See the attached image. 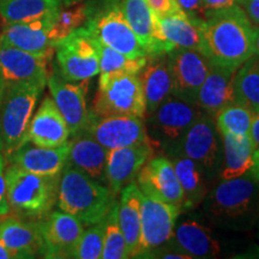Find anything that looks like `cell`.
I'll list each match as a JSON object with an SVG mask.
<instances>
[{"label": "cell", "mask_w": 259, "mask_h": 259, "mask_svg": "<svg viewBox=\"0 0 259 259\" xmlns=\"http://www.w3.org/2000/svg\"><path fill=\"white\" fill-rule=\"evenodd\" d=\"M199 36V52L210 63L239 69L254 54V27L238 4L206 12Z\"/></svg>", "instance_id": "cell-1"}, {"label": "cell", "mask_w": 259, "mask_h": 259, "mask_svg": "<svg viewBox=\"0 0 259 259\" xmlns=\"http://www.w3.org/2000/svg\"><path fill=\"white\" fill-rule=\"evenodd\" d=\"M108 186L90 178L78 168L66 163L60 173L57 204L83 225L90 226L106 218L115 202Z\"/></svg>", "instance_id": "cell-2"}, {"label": "cell", "mask_w": 259, "mask_h": 259, "mask_svg": "<svg viewBox=\"0 0 259 259\" xmlns=\"http://www.w3.org/2000/svg\"><path fill=\"white\" fill-rule=\"evenodd\" d=\"M5 177L9 212L16 218L44 219L57 204L60 174L42 176L9 164Z\"/></svg>", "instance_id": "cell-3"}, {"label": "cell", "mask_w": 259, "mask_h": 259, "mask_svg": "<svg viewBox=\"0 0 259 259\" xmlns=\"http://www.w3.org/2000/svg\"><path fill=\"white\" fill-rule=\"evenodd\" d=\"M45 87L38 82L4 84L0 99V153L5 160L28 142L29 124Z\"/></svg>", "instance_id": "cell-4"}, {"label": "cell", "mask_w": 259, "mask_h": 259, "mask_svg": "<svg viewBox=\"0 0 259 259\" xmlns=\"http://www.w3.org/2000/svg\"><path fill=\"white\" fill-rule=\"evenodd\" d=\"M89 5V4H88ZM84 27L94 38L130 58L148 57L126 19L120 0H102L89 5Z\"/></svg>", "instance_id": "cell-5"}, {"label": "cell", "mask_w": 259, "mask_h": 259, "mask_svg": "<svg viewBox=\"0 0 259 259\" xmlns=\"http://www.w3.org/2000/svg\"><path fill=\"white\" fill-rule=\"evenodd\" d=\"M92 112L101 116L132 115L144 118L147 108L138 74L100 77Z\"/></svg>", "instance_id": "cell-6"}, {"label": "cell", "mask_w": 259, "mask_h": 259, "mask_svg": "<svg viewBox=\"0 0 259 259\" xmlns=\"http://www.w3.org/2000/svg\"><path fill=\"white\" fill-rule=\"evenodd\" d=\"M57 72L67 82L89 80L100 72L95 38L85 27H79L54 46Z\"/></svg>", "instance_id": "cell-7"}, {"label": "cell", "mask_w": 259, "mask_h": 259, "mask_svg": "<svg viewBox=\"0 0 259 259\" xmlns=\"http://www.w3.org/2000/svg\"><path fill=\"white\" fill-rule=\"evenodd\" d=\"M202 113L194 103L169 96L149 118V131H147L151 145L154 149H162L169 153Z\"/></svg>", "instance_id": "cell-8"}, {"label": "cell", "mask_w": 259, "mask_h": 259, "mask_svg": "<svg viewBox=\"0 0 259 259\" xmlns=\"http://www.w3.org/2000/svg\"><path fill=\"white\" fill-rule=\"evenodd\" d=\"M179 215L180 210L176 206L142 194L141 247L137 257H149L170 241Z\"/></svg>", "instance_id": "cell-9"}, {"label": "cell", "mask_w": 259, "mask_h": 259, "mask_svg": "<svg viewBox=\"0 0 259 259\" xmlns=\"http://www.w3.org/2000/svg\"><path fill=\"white\" fill-rule=\"evenodd\" d=\"M213 118L202 113L197 120L181 137L178 144L169 151L170 155H184L202 168L204 174L211 176L219 164L218 128Z\"/></svg>", "instance_id": "cell-10"}, {"label": "cell", "mask_w": 259, "mask_h": 259, "mask_svg": "<svg viewBox=\"0 0 259 259\" xmlns=\"http://www.w3.org/2000/svg\"><path fill=\"white\" fill-rule=\"evenodd\" d=\"M37 222L42 241L40 257L74 258L77 245L84 232V225L79 220L59 210L51 211Z\"/></svg>", "instance_id": "cell-11"}, {"label": "cell", "mask_w": 259, "mask_h": 259, "mask_svg": "<svg viewBox=\"0 0 259 259\" xmlns=\"http://www.w3.org/2000/svg\"><path fill=\"white\" fill-rule=\"evenodd\" d=\"M167 60L173 96L196 105L200 87L209 72V59L198 50L176 48L167 53Z\"/></svg>", "instance_id": "cell-12"}, {"label": "cell", "mask_w": 259, "mask_h": 259, "mask_svg": "<svg viewBox=\"0 0 259 259\" xmlns=\"http://www.w3.org/2000/svg\"><path fill=\"white\" fill-rule=\"evenodd\" d=\"M84 131L107 150L150 142L143 118L132 115L101 116L90 112Z\"/></svg>", "instance_id": "cell-13"}, {"label": "cell", "mask_w": 259, "mask_h": 259, "mask_svg": "<svg viewBox=\"0 0 259 259\" xmlns=\"http://www.w3.org/2000/svg\"><path fill=\"white\" fill-rule=\"evenodd\" d=\"M253 179L242 176L223 180L206 200V210L212 219L235 221L247 215L257 194V186Z\"/></svg>", "instance_id": "cell-14"}, {"label": "cell", "mask_w": 259, "mask_h": 259, "mask_svg": "<svg viewBox=\"0 0 259 259\" xmlns=\"http://www.w3.org/2000/svg\"><path fill=\"white\" fill-rule=\"evenodd\" d=\"M200 21L183 10L164 16L154 15L155 56H164L176 48L199 51Z\"/></svg>", "instance_id": "cell-15"}, {"label": "cell", "mask_w": 259, "mask_h": 259, "mask_svg": "<svg viewBox=\"0 0 259 259\" xmlns=\"http://www.w3.org/2000/svg\"><path fill=\"white\" fill-rule=\"evenodd\" d=\"M88 82H67L61 78L56 69L53 73L48 74L47 84L52 99L70 130V137L84 131L88 125L90 112L85 101Z\"/></svg>", "instance_id": "cell-16"}, {"label": "cell", "mask_w": 259, "mask_h": 259, "mask_svg": "<svg viewBox=\"0 0 259 259\" xmlns=\"http://www.w3.org/2000/svg\"><path fill=\"white\" fill-rule=\"evenodd\" d=\"M136 178L144 194L170 204L181 211L184 194L169 157H153L144 164Z\"/></svg>", "instance_id": "cell-17"}, {"label": "cell", "mask_w": 259, "mask_h": 259, "mask_svg": "<svg viewBox=\"0 0 259 259\" xmlns=\"http://www.w3.org/2000/svg\"><path fill=\"white\" fill-rule=\"evenodd\" d=\"M155 149L150 142L108 150L106 160L105 180L114 194L132 183L139 170L154 157Z\"/></svg>", "instance_id": "cell-18"}, {"label": "cell", "mask_w": 259, "mask_h": 259, "mask_svg": "<svg viewBox=\"0 0 259 259\" xmlns=\"http://www.w3.org/2000/svg\"><path fill=\"white\" fill-rule=\"evenodd\" d=\"M51 57L30 53L0 40V77L4 84L19 82L47 84V65Z\"/></svg>", "instance_id": "cell-19"}, {"label": "cell", "mask_w": 259, "mask_h": 259, "mask_svg": "<svg viewBox=\"0 0 259 259\" xmlns=\"http://www.w3.org/2000/svg\"><path fill=\"white\" fill-rule=\"evenodd\" d=\"M238 69L225 65L210 63L209 72L200 87L196 105L205 114L211 118L225 108L235 102L234 76Z\"/></svg>", "instance_id": "cell-20"}, {"label": "cell", "mask_w": 259, "mask_h": 259, "mask_svg": "<svg viewBox=\"0 0 259 259\" xmlns=\"http://www.w3.org/2000/svg\"><path fill=\"white\" fill-rule=\"evenodd\" d=\"M70 130L52 97H45L29 124L27 139L45 148H56L69 142Z\"/></svg>", "instance_id": "cell-21"}, {"label": "cell", "mask_w": 259, "mask_h": 259, "mask_svg": "<svg viewBox=\"0 0 259 259\" xmlns=\"http://www.w3.org/2000/svg\"><path fill=\"white\" fill-rule=\"evenodd\" d=\"M69 142L56 148L38 147L27 142L8 160L9 164L42 176H58L67 162Z\"/></svg>", "instance_id": "cell-22"}, {"label": "cell", "mask_w": 259, "mask_h": 259, "mask_svg": "<svg viewBox=\"0 0 259 259\" xmlns=\"http://www.w3.org/2000/svg\"><path fill=\"white\" fill-rule=\"evenodd\" d=\"M0 239L12 259L35 258L41 253V234L37 220H25L16 216L4 218L0 222Z\"/></svg>", "instance_id": "cell-23"}, {"label": "cell", "mask_w": 259, "mask_h": 259, "mask_svg": "<svg viewBox=\"0 0 259 259\" xmlns=\"http://www.w3.org/2000/svg\"><path fill=\"white\" fill-rule=\"evenodd\" d=\"M53 17L28 23L5 24L0 34V40L30 53L52 56L54 51V42L51 36Z\"/></svg>", "instance_id": "cell-24"}, {"label": "cell", "mask_w": 259, "mask_h": 259, "mask_svg": "<svg viewBox=\"0 0 259 259\" xmlns=\"http://www.w3.org/2000/svg\"><path fill=\"white\" fill-rule=\"evenodd\" d=\"M66 163L78 168L90 178L106 183L105 169L108 150L87 131L71 136Z\"/></svg>", "instance_id": "cell-25"}, {"label": "cell", "mask_w": 259, "mask_h": 259, "mask_svg": "<svg viewBox=\"0 0 259 259\" xmlns=\"http://www.w3.org/2000/svg\"><path fill=\"white\" fill-rule=\"evenodd\" d=\"M138 76L143 88L147 113L151 114L164 100L173 95L167 54L147 57V63Z\"/></svg>", "instance_id": "cell-26"}, {"label": "cell", "mask_w": 259, "mask_h": 259, "mask_svg": "<svg viewBox=\"0 0 259 259\" xmlns=\"http://www.w3.org/2000/svg\"><path fill=\"white\" fill-rule=\"evenodd\" d=\"M173 240L177 250L193 258H215L221 252L219 241L212 236L208 227L194 220H185L177 227L173 233Z\"/></svg>", "instance_id": "cell-27"}, {"label": "cell", "mask_w": 259, "mask_h": 259, "mask_svg": "<svg viewBox=\"0 0 259 259\" xmlns=\"http://www.w3.org/2000/svg\"><path fill=\"white\" fill-rule=\"evenodd\" d=\"M142 191L132 181L121 190L119 200V222L124 234L130 258L137 257L141 247V203Z\"/></svg>", "instance_id": "cell-28"}, {"label": "cell", "mask_w": 259, "mask_h": 259, "mask_svg": "<svg viewBox=\"0 0 259 259\" xmlns=\"http://www.w3.org/2000/svg\"><path fill=\"white\" fill-rule=\"evenodd\" d=\"M225 162L221 177L223 180L234 179L247 174L253 166L254 145L250 135H232L222 132Z\"/></svg>", "instance_id": "cell-29"}, {"label": "cell", "mask_w": 259, "mask_h": 259, "mask_svg": "<svg viewBox=\"0 0 259 259\" xmlns=\"http://www.w3.org/2000/svg\"><path fill=\"white\" fill-rule=\"evenodd\" d=\"M63 6L60 0H0V17L5 24L28 23L53 17Z\"/></svg>", "instance_id": "cell-30"}, {"label": "cell", "mask_w": 259, "mask_h": 259, "mask_svg": "<svg viewBox=\"0 0 259 259\" xmlns=\"http://www.w3.org/2000/svg\"><path fill=\"white\" fill-rule=\"evenodd\" d=\"M174 169L179 179L184 194V202L181 210H191L197 208L203 202L206 193L204 183V171L198 164L184 155H170Z\"/></svg>", "instance_id": "cell-31"}, {"label": "cell", "mask_w": 259, "mask_h": 259, "mask_svg": "<svg viewBox=\"0 0 259 259\" xmlns=\"http://www.w3.org/2000/svg\"><path fill=\"white\" fill-rule=\"evenodd\" d=\"M122 11L148 57L155 56L154 14L147 0H122Z\"/></svg>", "instance_id": "cell-32"}, {"label": "cell", "mask_w": 259, "mask_h": 259, "mask_svg": "<svg viewBox=\"0 0 259 259\" xmlns=\"http://www.w3.org/2000/svg\"><path fill=\"white\" fill-rule=\"evenodd\" d=\"M235 102L253 113L259 111V56L253 54L236 70L234 76Z\"/></svg>", "instance_id": "cell-33"}, {"label": "cell", "mask_w": 259, "mask_h": 259, "mask_svg": "<svg viewBox=\"0 0 259 259\" xmlns=\"http://www.w3.org/2000/svg\"><path fill=\"white\" fill-rule=\"evenodd\" d=\"M95 46L97 53H99L100 77H109L124 73L138 74L147 63V57L130 58L120 52L101 44L96 38Z\"/></svg>", "instance_id": "cell-34"}, {"label": "cell", "mask_w": 259, "mask_h": 259, "mask_svg": "<svg viewBox=\"0 0 259 259\" xmlns=\"http://www.w3.org/2000/svg\"><path fill=\"white\" fill-rule=\"evenodd\" d=\"M103 259L130 258L127 245L119 222V202L115 200L105 218V238H103Z\"/></svg>", "instance_id": "cell-35"}, {"label": "cell", "mask_w": 259, "mask_h": 259, "mask_svg": "<svg viewBox=\"0 0 259 259\" xmlns=\"http://www.w3.org/2000/svg\"><path fill=\"white\" fill-rule=\"evenodd\" d=\"M89 12V5L76 3V4L63 6L52 21L51 36L54 42V46L58 41L76 30L77 28L82 27L87 22Z\"/></svg>", "instance_id": "cell-36"}, {"label": "cell", "mask_w": 259, "mask_h": 259, "mask_svg": "<svg viewBox=\"0 0 259 259\" xmlns=\"http://www.w3.org/2000/svg\"><path fill=\"white\" fill-rule=\"evenodd\" d=\"M253 118V112L247 107L238 102H233L231 105L222 108L215 115L216 128L220 134L228 132L232 135H250V128Z\"/></svg>", "instance_id": "cell-37"}, {"label": "cell", "mask_w": 259, "mask_h": 259, "mask_svg": "<svg viewBox=\"0 0 259 259\" xmlns=\"http://www.w3.org/2000/svg\"><path fill=\"white\" fill-rule=\"evenodd\" d=\"M103 238H105V219L100 222L90 225L83 232L78 245H77L74 258L78 259H100L103 251Z\"/></svg>", "instance_id": "cell-38"}, {"label": "cell", "mask_w": 259, "mask_h": 259, "mask_svg": "<svg viewBox=\"0 0 259 259\" xmlns=\"http://www.w3.org/2000/svg\"><path fill=\"white\" fill-rule=\"evenodd\" d=\"M147 3L153 14L156 16L173 14L181 10L177 0H147Z\"/></svg>", "instance_id": "cell-39"}, {"label": "cell", "mask_w": 259, "mask_h": 259, "mask_svg": "<svg viewBox=\"0 0 259 259\" xmlns=\"http://www.w3.org/2000/svg\"><path fill=\"white\" fill-rule=\"evenodd\" d=\"M177 3L180 6V9L192 18L203 19L205 16L203 0H177Z\"/></svg>", "instance_id": "cell-40"}, {"label": "cell", "mask_w": 259, "mask_h": 259, "mask_svg": "<svg viewBox=\"0 0 259 259\" xmlns=\"http://www.w3.org/2000/svg\"><path fill=\"white\" fill-rule=\"evenodd\" d=\"M5 157L0 153V215H8L9 205L6 200V177H5Z\"/></svg>", "instance_id": "cell-41"}, {"label": "cell", "mask_w": 259, "mask_h": 259, "mask_svg": "<svg viewBox=\"0 0 259 259\" xmlns=\"http://www.w3.org/2000/svg\"><path fill=\"white\" fill-rule=\"evenodd\" d=\"M242 10L255 27H259V0H241Z\"/></svg>", "instance_id": "cell-42"}, {"label": "cell", "mask_w": 259, "mask_h": 259, "mask_svg": "<svg viewBox=\"0 0 259 259\" xmlns=\"http://www.w3.org/2000/svg\"><path fill=\"white\" fill-rule=\"evenodd\" d=\"M241 0H203V8L205 10V14L213 10H220L229 8V6L238 4Z\"/></svg>", "instance_id": "cell-43"}, {"label": "cell", "mask_w": 259, "mask_h": 259, "mask_svg": "<svg viewBox=\"0 0 259 259\" xmlns=\"http://www.w3.org/2000/svg\"><path fill=\"white\" fill-rule=\"evenodd\" d=\"M250 137L253 142L254 149L259 148V111L253 113L252 118V124L250 128Z\"/></svg>", "instance_id": "cell-44"}, {"label": "cell", "mask_w": 259, "mask_h": 259, "mask_svg": "<svg viewBox=\"0 0 259 259\" xmlns=\"http://www.w3.org/2000/svg\"><path fill=\"white\" fill-rule=\"evenodd\" d=\"M250 171L254 180L259 181V148L255 149L253 153V166H252Z\"/></svg>", "instance_id": "cell-45"}, {"label": "cell", "mask_w": 259, "mask_h": 259, "mask_svg": "<svg viewBox=\"0 0 259 259\" xmlns=\"http://www.w3.org/2000/svg\"><path fill=\"white\" fill-rule=\"evenodd\" d=\"M0 259H12L11 252L9 251V248L6 247L4 242L0 239Z\"/></svg>", "instance_id": "cell-46"}, {"label": "cell", "mask_w": 259, "mask_h": 259, "mask_svg": "<svg viewBox=\"0 0 259 259\" xmlns=\"http://www.w3.org/2000/svg\"><path fill=\"white\" fill-rule=\"evenodd\" d=\"M254 54L259 56V27H254Z\"/></svg>", "instance_id": "cell-47"}, {"label": "cell", "mask_w": 259, "mask_h": 259, "mask_svg": "<svg viewBox=\"0 0 259 259\" xmlns=\"http://www.w3.org/2000/svg\"><path fill=\"white\" fill-rule=\"evenodd\" d=\"M61 3H63V4L65 5V6H67V5H72V4H76V3H79L80 0H60Z\"/></svg>", "instance_id": "cell-48"}, {"label": "cell", "mask_w": 259, "mask_h": 259, "mask_svg": "<svg viewBox=\"0 0 259 259\" xmlns=\"http://www.w3.org/2000/svg\"><path fill=\"white\" fill-rule=\"evenodd\" d=\"M3 90H4V82H3L2 77H0V99H2V95H3Z\"/></svg>", "instance_id": "cell-49"}, {"label": "cell", "mask_w": 259, "mask_h": 259, "mask_svg": "<svg viewBox=\"0 0 259 259\" xmlns=\"http://www.w3.org/2000/svg\"><path fill=\"white\" fill-rule=\"evenodd\" d=\"M5 218V215H0V222H2V220Z\"/></svg>", "instance_id": "cell-50"}, {"label": "cell", "mask_w": 259, "mask_h": 259, "mask_svg": "<svg viewBox=\"0 0 259 259\" xmlns=\"http://www.w3.org/2000/svg\"><path fill=\"white\" fill-rule=\"evenodd\" d=\"M0 34H2V32H0Z\"/></svg>", "instance_id": "cell-51"}]
</instances>
